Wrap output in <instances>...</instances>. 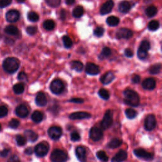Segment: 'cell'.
<instances>
[{"label":"cell","instance_id":"1","mask_svg":"<svg viewBox=\"0 0 162 162\" xmlns=\"http://www.w3.org/2000/svg\"><path fill=\"white\" fill-rule=\"evenodd\" d=\"M124 103L131 106L137 107L139 104V96L138 94L131 89H126L123 92Z\"/></svg>","mask_w":162,"mask_h":162},{"label":"cell","instance_id":"2","mask_svg":"<svg viewBox=\"0 0 162 162\" xmlns=\"http://www.w3.org/2000/svg\"><path fill=\"white\" fill-rule=\"evenodd\" d=\"M20 67L19 61L14 57L7 58L3 62V68L8 74H13Z\"/></svg>","mask_w":162,"mask_h":162},{"label":"cell","instance_id":"3","mask_svg":"<svg viewBox=\"0 0 162 162\" xmlns=\"http://www.w3.org/2000/svg\"><path fill=\"white\" fill-rule=\"evenodd\" d=\"M50 159L52 162H66L68 159V156L63 150L56 149L51 153Z\"/></svg>","mask_w":162,"mask_h":162},{"label":"cell","instance_id":"4","mask_svg":"<svg viewBox=\"0 0 162 162\" xmlns=\"http://www.w3.org/2000/svg\"><path fill=\"white\" fill-rule=\"evenodd\" d=\"M113 123V112L111 110H108L103 117L101 122V126L103 129L110 128Z\"/></svg>","mask_w":162,"mask_h":162},{"label":"cell","instance_id":"5","mask_svg":"<svg viewBox=\"0 0 162 162\" xmlns=\"http://www.w3.org/2000/svg\"><path fill=\"white\" fill-rule=\"evenodd\" d=\"M51 91L55 95L61 94L64 90V84L60 79H55L50 84Z\"/></svg>","mask_w":162,"mask_h":162},{"label":"cell","instance_id":"6","mask_svg":"<svg viewBox=\"0 0 162 162\" xmlns=\"http://www.w3.org/2000/svg\"><path fill=\"white\" fill-rule=\"evenodd\" d=\"M49 151V147L47 145L46 143L44 142H41L39 143L35 147L34 152L35 155L38 157H44L45 156Z\"/></svg>","mask_w":162,"mask_h":162},{"label":"cell","instance_id":"7","mask_svg":"<svg viewBox=\"0 0 162 162\" xmlns=\"http://www.w3.org/2000/svg\"><path fill=\"white\" fill-rule=\"evenodd\" d=\"M133 36V32L127 28H122L118 30L116 33V37L118 39H129Z\"/></svg>","mask_w":162,"mask_h":162},{"label":"cell","instance_id":"8","mask_svg":"<svg viewBox=\"0 0 162 162\" xmlns=\"http://www.w3.org/2000/svg\"><path fill=\"white\" fill-rule=\"evenodd\" d=\"M134 153L137 157L143 159V160L149 161V160H151L153 159V154L146 151V150L142 149V148H138V149L134 150Z\"/></svg>","mask_w":162,"mask_h":162},{"label":"cell","instance_id":"9","mask_svg":"<svg viewBox=\"0 0 162 162\" xmlns=\"http://www.w3.org/2000/svg\"><path fill=\"white\" fill-rule=\"evenodd\" d=\"M103 131L98 127H93L89 131V137L93 141L97 142L103 138Z\"/></svg>","mask_w":162,"mask_h":162},{"label":"cell","instance_id":"10","mask_svg":"<svg viewBox=\"0 0 162 162\" xmlns=\"http://www.w3.org/2000/svg\"><path fill=\"white\" fill-rule=\"evenodd\" d=\"M156 125V118L153 115H149L146 117L145 122V127L146 131H153Z\"/></svg>","mask_w":162,"mask_h":162},{"label":"cell","instance_id":"11","mask_svg":"<svg viewBox=\"0 0 162 162\" xmlns=\"http://www.w3.org/2000/svg\"><path fill=\"white\" fill-rule=\"evenodd\" d=\"M48 135L51 139L53 140H58L62 135V130L59 127L53 126L49 129Z\"/></svg>","mask_w":162,"mask_h":162},{"label":"cell","instance_id":"12","mask_svg":"<svg viewBox=\"0 0 162 162\" xmlns=\"http://www.w3.org/2000/svg\"><path fill=\"white\" fill-rule=\"evenodd\" d=\"M20 13L16 10H10L6 13V19L8 22L14 23L19 21Z\"/></svg>","mask_w":162,"mask_h":162},{"label":"cell","instance_id":"13","mask_svg":"<svg viewBox=\"0 0 162 162\" xmlns=\"http://www.w3.org/2000/svg\"><path fill=\"white\" fill-rule=\"evenodd\" d=\"M100 67L93 63H87L86 66V74L91 76H95L100 73Z\"/></svg>","mask_w":162,"mask_h":162},{"label":"cell","instance_id":"14","mask_svg":"<svg viewBox=\"0 0 162 162\" xmlns=\"http://www.w3.org/2000/svg\"><path fill=\"white\" fill-rule=\"evenodd\" d=\"M114 3L113 0H108L100 8V13L103 15L109 14L110 13L113 8Z\"/></svg>","mask_w":162,"mask_h":162},{"label":"cell","instance_id":"15","mask_svg":"<svg viewBox=\"0 0 162 162\" xmlns=\"http://www.w3.org/2000/svg\"><path fill=\"white\" fill-rule=\"evenodd\" d=\"M15 113L20 118H25L28 116L29 111L25 105L21 104L16 108Z\"/></svg>","mask_w":162,"mask_h":162},{"label":"cell","instance_id":"16","mask_svg":"<svg viewBox=\"0 0 162 162\" xmlns=\"http://www.w3.org/2000/svg\"><path fill=\"white\" fill-rule=\"evenodd\" d=\"M91 117V115L85 112H74L70 115L69 118L71 120H81L86 118H90Z\"/></svg>","mask_w":162,"mask_h":162},{"label":"cell","instance_id":"17","mask_svg":"<svg viewBox=\"0 0 162 162\" xmlns=\"http://www.w3.org/2000/svg\"><path fill=\"white\" fill-rule=\"evenodd\" d=\"M76 155L80 162H86L87 153L84 147L78 146L76 149Z\"/></svg>","mask_w":162,"mask_h":162},{"label":"cell","instance_id":"18","mask_svg":"<svg viewBox=\"0 0 162 162\" xmlns=\"http://www.w3.org/2000/svg\"><path fill=\"white\" fill-rule=\"evenodd\" d=\"M115 79V75L112 72H107L103 76H101L100 81L102 82V84L104 85L109 84L110 82H112L113 79Z\"/></svg>","mask_w":162,"mask_h":162},{"label":"cell","instance_id":"19","mask_svg":"<svg viewBox=\"0 0 162 162\" xmlns=\"http://www.w3.org/2000/svg\"><path fill=\"white\" fill-rule=\"evenodd\" d=\"M142 87L146 90H153L156 87V81L153 78H148L142 82Z\"/></svg>","mask_w":162,"mask_h":162},{"label":"cell","instance_id":"20","mask_svg":"<svg viewBox=\"0 0 162 162\" xmlns=\"http://www.w3.org/2000/svg\"><path fill=\"white\" fill-rule=\"evenodd\" d=\"M127 158V153L124 150L119 151L112 159V162H122Z\"/></svg>","mask_w":162,"mask_h":162},{"label":"cell","instance_id":"21","mask_svg":"<svg viewBox=\"0 0 162 162\" xmlns=\"http://www.w3.org/2000/svg\"><path fill=\"white\" fill-rule=\"evenodd\" d=\"M35 102L39 106H41V107L45 106L47 104V98L44 93L43 92L39 93L37 95L36 97H35Z\"/></svg>","mask_w":162,"mask_h":162},{"label":"cell","instance_id":"22","mask_svg":"<svg viewBox=\"0 0 162 162\" xmlns=\"http://www.w3.org/2000/svg\"><path fill=\"white\" fill-rule=\"evenodd\" d=\"M24 136L26 140H28L31 142H34L35 141H37L38 138V135L31 130L25 131L24 132Z\"/></svg>","mask_w":162,"mask_h":162},{"label":"cell","instance_id":"23","mask_svg":"<svg viewBox=\"0 0 162 162\" xmlns=\"http://www.w3.org/2000/svg\"><path fill=\"white\" fill-rule=\"evenodd\" d=\"M118 9L121 13H126L129 12L131 9V5L127 1H122L118 5Z\"/></svg>","mask_w":162,"mask_h":162},{"label":"cell","instance_id":"24","mask_svg":"<svg viewBox=\"0 0 162 162\" xmlns=\"http://www.w3.org/2000/svg\"><path fill=\"white\" fill-rule=\"evenodd\" d=\"M43 114L39 111H35L31 115V118L35 123H39L43 120Z\"/></svg>","mask_w":162,"mask_h":162},{"label":"cell","instance_id":"25","mask_svg":"<svg viewBox=\"0 0 162 162\" xmlns=\"http://www.w3.org/2000/svg\"><path fill=\"white\" fill-rule=\"evenodd\" d=\"M120 22V20L118 17L115 16H110L107 18L106 19V23L107 24L112 26V27H114V26H117L118 25Z\"/></svg>","mask_w":162,"mask_h":162},{"label":"cell","instance_id":"26","mask_svg":"<svg viewBox=\"0 0 162 162\" xmlns=\"http://www.w3.org/2000/svg\"><path fill=\"white\" fill-rule=\"evenodd\" d=\"M122 144V141L118 139V138H114L112 140H111L109 143L108 144V147L109 148L115 149L117 148H118Z\"/></svg>","mask_w":162,"mask_h":162},{"label":"cell","instance_id":"27","mask_svg":"<svg viewBox=\"0 0 162 162\" xmlns=\"http://www.w3.org/2000/svg\"><path fill=\"white\" fill-rule=\"evenodd\" d=\"M70 66L74 70L78 72H81L83 69V64L82 62L77 60H74L70 62Z\"/></svg>","mask_w":162,"mask_h":162},{"label":"cell","instance_id":"28","mask_svg":"<svg viewBox=\"0 0 162 162\" xmlns=\"http://www.w3.org/2000/svg\"><path fill=\"white\" fill-rule=\"evenodd\" d=\"M5 32L10 35H16L18 34H19V29L18 28L14 25H10L6 27V28L5 29Z\"/></svg>","mask_w":162,"mask_h":162},{"label":"cell","instance_id":"29","mask_svg":"<svg viewBox=\"0 0 162 162\" xmlns=\"http://www.w3.org/2000/svg\"><path fill=\"white\" fill-rule=\"evenodd\" d=\"M25 89L24 85L22 83H18L13 86V90L15 94L16 95H21L24 93Z\"/></svg>","mask_w":162,"mask_h":162},{"label":"cell","instance_id":"30","mask_svg":"<svg viewBox=\"0 0 162 162\" xmlns=\"http://www.w3.org/2000/svg\"><path fill=\"white\" fill-rule=\"evenodd\" d=\"M84 13V8L82 6H77L72 12V15L78 19V18L81 17Z\"/></svg>","mask_w":162,"mask_h":162},{"label":"cell","instance_id":"31","mask_svg":"<svg viewBox=\"0 0 162 162\" xmlns=\"http://www.w3.org/2000/svg\"><path fill=\"white\" fill-rule=\"evenodd\" d=\"M158 10L157 8L154 6V5H151L148 7L146 9V14L148 17H153L154 16L156 13H157Z\"/></svg>","mask_w":162,"mask_h":162},{"label":"cell","instance_id":"32","mask_svg":"<svg viewBox=\"0 0 162 162\" xmlns=\"http://www.w3.org/2000/svg\"><path fill=\"white\" fill-rule=\"evenodd\" d=\"M28 20L32 22H38L39 19V15L34 12H30L27 14Z\"/></svg>","mask_w":162,"mask_h":162},{"label":"cell","instance_id":"33","mask_svg":"<svg viewBox=\"0 0 162 162\" xmlns=\"http://www.w3.org/2000/svg\"><path fill=\"white\" fill-rule=\"evenodd\" d=\"M44 28L47 30H51L55 27V23L52 20H47L43 23Z\"/></svg>","mask_w":162,"mask_h":162},{"label":"cell","instance_id":"34","mask_svg":"<svg viewBox=\"0 0 162 162\" xmlns=\"http://www.w3.org/2000/svg\"><path fill=\"white\" fill-rule=\"evenodd\" d=\"M98 95L100 96V98H101L102 99L104 100H108L110 98V93L109 92L107 91L106 89H101L99 92H98Z\"/></svg>","mask_w":162,"mask_h":162},{"label":"cell","instance_id":"35","mask_svg":"<svg viewBox=\"0 0 162 162\" xmlns=\"http://www.w3.org/2000/svg\"><path fill=\"white\" fill-rule=\"evenodd\" d=\"M161 64L156 63L151 66L150 68V72L151 74H158L161 70Z\"/></svg>","mask_w":162,"mask_h":162},{"label":"cell","instance_id":"36","mask_svg":"<svg viewBox=\"0 0 162 162\" xmlns=\"http://www.w3.org/2000/svg\"><path fill=\"white\" fill-rule=\"evenodd\" d=\"M97 158L103 162H107L109 161V156H107L104 151H99L96 153Z\"/></svg>","mask_w":162,"mask_h":162},{"label":"cell","instance_id":"37","mask_svg":"<svg viewBox=\"0 0 162 162\" xmlns=\"http://www.w3.org/2000/svg\"><path fill=\"white\" fill-rule=\"evenodd\" d=\"M16 142L18 146H23L25 145L27 142V140L25 137L21 136V135H17L16 136Z\"/></svg>","mask_w":162,"mask_h":162},{"label":"cell","instance_id":"38","mask_svg":"<svg viewBox=\"0 0 162 162\" xmlns=\"http://www.w3.org/2000/svg\"><path fill=\"white\" fill-rule=\"evenodd\" d=\"M125 113L126 117H127L129 119L134 118L137 115V113L134 110H133L132 109H128L126 110L125 112Z\"/></svg>","mask_w":162,"mask_h":162},{"label":"cell","instance_id":"39","mask_svg":"<svg viewBox=\"0 0 162 162\" xmlns=\"http://www.w3.org/2000/svg\"><path fill=\"white\" fill-rule=\"evenodd\" d=\"M62 40L64 46L66 48H70L72 46V39L68 36H67V35H64L62 38Z\"/></svg>","mask_w":162,"mask_h":162},{"label":"cell","instance_id":"40","mask_svg":"<svg viewBox=\"0 0 162 162\" xmlns=\"http://www.w3.org/2000/svg\"><path fill=\"white\" fill-rule=\"evenodd\" d=\"M159 27H160V24L159 22L157 21H152L148 24V29L152 31L156 30L157 29H158Z\"/></svg>","mask_w":162,"mask_h":162},{"label":"cell","instance_id":"41","mask_svg":"<svg viewBox=\"0 0 162 162\" xmlns=\"http://www.w3.org/2000/svg\"><path fill=\"white\" fill-rule=\"evenodd\" d=\"M137 57L140 60L146 59L148 57V51L139 48L137 51Z\"/></svg>","mask_w":162,"mask_h":162},{"label":"cell","instance_id":"42","mask_svg":"<svg viewBox=\"0 0 162 162\" xmlns=\"http://www.w3.org/2000/svg\"><path fill=\"white\" fill-rule=\"evenodd\" d=\"M46 2L49 7L56 8L60 5L61 0H46Z\"/></svg>","mask_w":162,"mask_h":162},{"label":"cell","instance_id":"43","mask_svg":"<svg viewBox=\"0 0 162 162\" xmlns=\"http://www.w3.org/2000/svg\"><path fill=\"white\" fill-rule=\"evenodd\" d=\"M20 125V122L19 120L13 118L9 122V127L12 129H17Z\"/></svg>","mask_w":162,"mask_h":162},{"label":"cell","instance_id":"44","mask_svg":"<svg viewBox=\"0 0 162 162\" xmlns=\"http://www.w3.org/2000/svg\"><path fill=\"white\" fill-rule=\"evenodd\" d=\"M139 48H141L143 50H145L146 51H148V50L150 49V43L146 41V40H145V41H142L140 44V46Z\"/></svg>","mask_w":162,"mask_h":162},{"label":"cell","instance_id":"45","mask_svg":"<svg viewBox=\"0 0 162 162\" xmlns=\"http://www.w3.org/2000/svg\"><path fill=\"white\" fill-rule=\"evenodd\" d=\"M111 54H112L111 49L108 47H104L102 50L101 55L102 56V57H109Z\"/></svg>","mask_w":162,"mask_h":162},{"label":"cell","instance_id":"46","mask_svg":"<svg viewBox=\"0 0 162 162\" xmlns=\"http://www.w3.org/2000/svg\"><path fill=\"white\" fill-rule=\"evenodd\" d=\"M8 109L5 106H0V118L6 117L8 115Z\"/></svg>","mask_w":162,"mask_h":162},{"label":"cell","instance_id":"47","mask_svg":"<svg viewBox=\"0 0 162 162\" xmlns=\"http://www.w3.org/2000/svg\"><path fill=\"white\" fill-rule=\"evenodd\" d=\"M104 30L103 28L102 27H97L94 30V34L96 35V36L98 37V38H100L101 36H103V35L104 34Z\"/></svg>","mask_w":162,"mask_h":162},{"label":"cell","instance_id":"48","mask_svg":"<svg viewBox=\"0 0 162 162\" xmlns=\"http://www.w3.org/2000/svg\"><path fill=\"white\" fill-rule=\"evenodd\" d=\"M37 30H38V29L36 27H35V26H29L26 29L27 33L30 35H34L35 33H36Z\"/></svg>","mask_w":162,"mask_h":162},{"label":"cell","instance_id":"49","mask_svg":"<svg viewBox=\"0 0 162 162\" xmlns=\"http://www.w3.org/2000/svg\"><path fill=\"white\" fill-rule=\"evenodd\" d=\"M70 139L72 141H78L81 139L80 134L76 131L72 132L70 134Z\"/></svg>","mask_w":162,"mask_h":162},{"label":"cell","instance_id":"50","mask_svg":"<svg viewBox=\"0 0 162 162\" xmlns=\"http://www.w3.org/2000/svg\"><path fill=\"white\" fill-rule=\"evenodd\" d=\"M18 79L22 82H27L28 81L27 76L25 72H20L19 74L18 75Z\"/></svg>","mask_w":162,"mask_h":162},{"label":"cell","instance_id":"51","mask_svg":"<svg viewBox=\"0 0 162 162\" xmlns=\"http://www.w3.org/2000/svg\"><path fill=\"white\" fill-rule=\"evenodd\" d=\"M12 0H0V8H4L11 4Z\"/></svg>","mask_w":162,"mask_h":162},{"label":"cell","instance_id":"52","mask_svg":"<svg viewBox=\"0 0 162 162\" xmlns=\"http://www.w3.org/2000/svg\"><path fill=\"white\" fill-rule=\"evenodd\" d=\"M124 53H125V55L127 57H128V58H131L134 55L133 51L131 49H129V48L125 49V51H124Z\"/></svg>","mask_w":162,"mask_h":162},{"label":"cell","instance_id":"53","mask_svg":"<svg viewBox=\"0 0 162 162\" xmlns=\"http://www.w3.org/2000/svg\"><path fill=\"white\" fill-rule=\"evenodd\" d=\"M7 162H21V161L19 156L16 155H13L8 159Z\"/></svg>","mask_w":162,"mask_h":162},{"label":"cell","instance_id":"54","mask_svg":"<svg viewBox=\"0 0 162 162\" xmlns=\"http://www.w3.org/2000/svg\"><path fill=\"white\" fill-rule=\"evenodd\" d=\"M10 151V149H5V150H3V151L0 152V156H1L2 157H3V158H6L9 155Z\"/></svg>","mask_w":162,"mask_h":162},{"label":"cell","instance_id":"55","mask_svg":"<svg viewBox=\"0 0 162 162\" xmlns=\"http://www.w3.org/2000/svg\"><path fill=\"white\" fill-rule=\"evenodd\" d=\"M69 102H72L75 103H82L84 102V100L81 98H72L69 100Z\"/></svg>","mask_w":162,"mask_h":162},{"label":"cell","instance_id":"56","mask_svg":"<svg viewBox=\"0 0 162 162\" xmlns=\"http://www.w3.org/2000/svg\"><path fill=\"white\" fill-rule=\"evenodd\" d=\"M132 80V82H133L134 83L137 84V83H139V82H140V81H141V77H140V76H138V75H135V76H133Z\"/></svg>","mask_w":162,"mask_h":162},{"label":"cell","instance_id":"57","mask_svg":"<svg viewBox=\"0 0 162 162\" xmlns=\"http://www.w3.org/2000/svg\"><path fill=\"white\" fill-rule=\"evenodd\" d=\"M32 153H33V150H32V148H30V147L27 148L25 149V153L26 155H30L32 154Z\"/></svg>","mask_w":162,"mask_h":162},{"label":"cell","instance_id":"58","mask_svg":"<svg viewBox=\"0 0 162 162\" xmlns=\"http://www.w3.org/2000/svg\"><path fill=\"white\" fill-rule=\"evenodd\" d=\"M65 2L67 5H71L74 3L75 2V0H65Z\"/></svg>","mask_w":162,"mask_h":162},{"label":"cell","instance_id":"59","mask_svg":"<svg viewBox=\"0 0 162 162\" xmlns=\"http://www.w3.org/2000/svg\"><path fill=\"white\" fill-rule=\"evenodd\" d=\"M16 1L19 3H23V2H24L25 1V0H16Z\"/></svg>","mask_w":162,"mask_h":162},{"label":"cell","instance_id":"60","mask_svg":"<svg viewBox=\"0 0 162 162\" xmlns=\"http://www.w3.org/2000/svg\"><path fill=\"white\" fill-rule=\"evenodd\" d=\"M2 129V125H1V124H0V130Z\"/></svg>","mask_w":162,"mask_h":162}]
</instances>
